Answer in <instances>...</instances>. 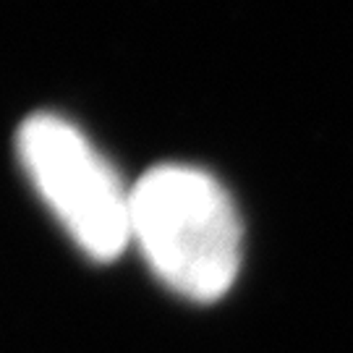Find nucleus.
Instances as JSON below:
<instances>
[{
	"label": "nucleus",
	"mask_w": 353,
	"mask_h": 353,
	"mask_svg": "<svg viewBox=\"0 0 353 353\" xmlns=\"http://www.w3.org/2000/svg\"><path fill=\"white\" fill-rule=\"evenodd\" d=\"M241 220L228 191L191 165H157L131 186V243L191 301L225 296L241 267Z\"/></svg>",
	"instance_id": "nucleus-1"
},
{
	"label": "nucleus",
	"mask_w": 353,
	"mask_h": 353,
	"mask_svg": "<svg viewBox=\"0 0 353 353\" xmlns=\"http://www.w3.org/2000/svg\"><path fill=\"white\" fill-rule=\"evenodd\" d=\"M19 160L42 202L84 254L113 262L131 243V186L89 137L55 113L19 128Z\"/></svg>",
	"instance_id": "nucleus-2"
}]
</instances>
